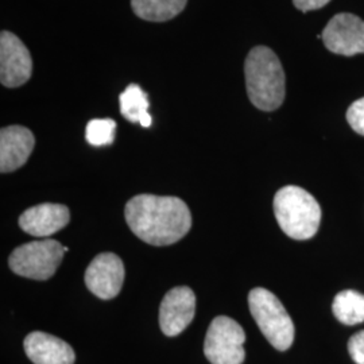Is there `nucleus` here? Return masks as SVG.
<instances>
[{
    "instance_id": "obj_1",
    "label": "nucleus",
    "mask_w": 364,
    "mask_h": 364,
    "mask_svg": "<svg viewBox=\"0 0 364 364\" xmlns=\"http://www.w3.org/2000/svg\"><path fill=\"white\" fill-rule=\"evenodd\" d=\"M124 218L131 231L151 246L177 243L192 227L189 207L171 196H135L126 204Z\"/></svg>"
},
{
    "instance_id": "obj_2",
    "label": "nucleus",
    "mask_w": 364,
    "mask_h": 364,
    "mask_svg": "<svg viewBox=\"0 0 364 364\" xmlns=\"http://www.w3.org/2000/svg\"><path fill=\"white\" fill-rule=\"evenodd\" d=\"M246 88L250 102L262 111L278 109L287 93V77L277 54L257 46L248 53L245 64Z\"/></svg>"
},
{
    "instance_id": "obj_3",
    "label": "nucleus",
    "mask_w": 364,
    "mask_h": 364,
    "mask_svg": "<svg viewBox=\"0 0 364 364\" xmlns=\"http://www.w3.org/2000/svg\"><path fill=\"white\" fill-rule=\"evenodd\" d=\"M274 213L281 230L296 240H308L317 234L321 207L309 192L289 185L274 197Z\"/></svg>"
},
{
    "instance_id": "obj_4",
    "label": "nucleus",
    "mask_w": 364,
    "mask_h": 364,
    "mask_svg": "<svg viewBox=\"0 0 364 364\" xmlns=\"http://www.w3.org/2000/svg\"><path fill=\"white\" fill-rule=\"evenodd\" d=\"M248 306L263 336L278 351H287L294 341V324L282 302L272 291L255 287L248 294Z\"/></svg>"
},
{
    "instance_id": "obj_5",
    "label": "nucleus",
    "mask_w": 364,
    "mask_h": 364,
    "mask_svg": "<svg viewBox=\"0 0 364 364\" xmlns=\"http://www.w3.org/2000/svg\"><path fill=\"white\" fill-rule=\"evenodd\" d=\"M65 252V247L57 240H34L15 248L9 258V266L16 275L46 281L55 274Z\"/></svg>"
},
{
    "instance_id": "obj_6",
    "label": "nucleus",
    "mask_w": 364,
    "mask_h": 364,
    "mask_svg": "<svg viewBox=\"0 0 364 364\" xmlns=\"http://www.w3.org/2000/svg\"><path fill=\"white\" fill-rule=\"evenodd\" d=\"M246 333L243 328L227 316L210 323L204 341L205 358L212 364H242L246 359Z\"/></svg>"
},
{
    "instance_id": "obj_7",
    "label": "nucleus",
    "mask_w": 364,
    "mask_h": 364,
    "mask_svg": "<svg viewBox=\"0 0 364 364\" xmlns=\"http://www.w3.org/2000/svg\"><path fill=\"white\" fill-rule=\"evenodd\" d=\"M321 39L329 52L340 55L364 53V21L353 14L335 15L323 30Z\"/></svg>"
},
{
    "instance_id": "obj_8",
    "label": "nucleus",
    "mask_w": 364,
    "mask_h": 364,
    "mask_svg": "<svg viewBox=\"0 0 364 364\" xmlns=\"http://www.w3.org/2000/svg\"><path fill=\"white\" fill-rule=\"evenodd\" d=\"M33 60L23 42L10 31L0 36V81L7 88H18L31 77Z\"/></svg>"
},
{
    "instance_id": "obj_9",
    "label": "nucleus",
    "mask_w": 364,
    "mask_h": 364,
    "mask_svg": "<svg viewBox=\"0 0 364 364\" xmlns=\"http://www.w3.org/2000/svg\"><path fill=\"white\" fill-rule=\"evenodd\" d=\"M124 264L114 252L99 254L85 272V285L96 297L115 299L124 282Z\"/></svg>"
},
{
    "instance_id": "obj_10",
    "label": "nucleus",
    "mask_w": 364,
    "mask_h": 364,
    "mask_svg": "<svg viewBox=\"0 0 364 364\" xmlns=\"http://www.w3.org/2000/svg\"><path fill=\"white\" fill-rule=\"evenodd\" d=\"M196 313V296L188 287L169 290L159 306V326L162 332L174 338L183 332L193 321Z\"/></svg>"
},
{
    "instance_id": "obj_11",
    "label": "nucleus",
    "mask_w": 364,
    "mask_h": 364,
    "mask_svg": "<svg viewBox=\"0 0 364 364\" xmlns=\"http://www.w3.org/2000/svg\"><path fill=\"white\" fill-rule=\"evenodd\" d=\"M70 221V212L63 204H39L19 216V227L31 236L48 237L61 231Z\"/></svg>"
},
{
    "instance_id": "obj_12",
    "label": "nucleus",
    "mask_w": 364,
    "mask_h": 364,
    "mask_svg": "<svg viewBox=\"0 0 364 364\" xmlns=\"http://www.w3.org/2000/svg\"><path fill=\"white\" fill-rule=\"evenodd\" d=\"M36 138L22 126H10L0 131V171L11 173L22 168L33 153Z\"/></svg>"
},
{
    "instance_id": "obj_13",
    "label": "nucleus",
    "mask_w": 364,
    "mask_h": 364,
    "mask_svg": "<svg viewBox=\"0 0 364 364\" xmlns=\"http://www.w3.org/2000/svg\"><path fill=\"white\" fill-rule=\"evenodd\" d=\"M25 352L34 364H75L73 348L61 338L45 332H31L25 338Z\"/></svg>"
},
{
    "instance_id": "obj_14",
    "label": "nucleus",
    "mask_w": 364,
    "mask_h": 364,
    "mask_svg": "<svg viewBox=\"0 0 364 364\" xmlns=\"http://www.w3.org/2000/svg\"><path fill=\"white\" fill-rule=\"evenodd\" d=\"M120 112L131 123H139L142 127H150L153 119L149 114V99L142 88L131 84L119 97Z\"/></svg>"
},
{
    "instance_id": "obj_15",
    "label": "nucleus",
    "mask_w": 364,
    "mask_h": 364,
    "mask_svg": "<svg viewBox=\"0 0 364 364\" xmlns=\"http://www.w3.org/2000/svg\"><path fill=\"white\" fill-rule=\"evenodd\" d=\"M134 13L150 22L173 19L186 6V0H131Z\"/></svg>"
},
{
    "instance_id": "obj_16",
    "label": "nucleus",
    "mask_w": 364,
    "mask_h": 364,
    "mask_svg": "<svg viewBox=\"0 0 364 364\" xmlns=\"http://www.w3.org/2000/svg\"><path fill=\"white\" fill-rule=\"evenodd\" d=\"M332 311L346 326L360 324L364 321V296L355 290H343L333 299Z\"/></svg>"
},
{
    "instance_id": "obj_17",
    "label": "nucleus",
    "mask_w": 364,
    "mask_h": 364,
    "mask_svg": "<svg viewBox=\"0 0 364 364\" xmlns=\"http://www.w3.org/2000/svg\"><path fill=\"white\" fill-rule=\"evenodd\" d=\"M117 123L112 119H93L85 129V138L88 144L96 147L108 146L115 139Z\"/></svg>"
},
{
    "instance_id": "obj_18",
    "label": "nucleus",
    "mask_w": 364,
    "mask_h": 364,
    "mask_svg": "<svg viewBox=\"0 0 364 364\" xmlns=\"http://www.w3.org/2000/svg\"><path fill=\"white\" fill-rule=\"evenodd\" d=\"M347 120L352 130L364 135V97L353 102L347 111Z\"/></svg>"
},
{
    "instance_id": "obj_19",
    "label": "nucleus",
    "mask_w": 364,
    "mask_h": 364,
    "mask_svg": "<svg viewBox=\"0 0 364 364\" xmlns=\"http://www.w3.org/2000/svg\"><path fill=\"white\" fill-rule=\"evenodd\" d=\"M348 351L356 364H364V331L355 333L348 341Z\"/></svg>"
},
{
    "instance_id": "obj_20",
    "label": "nucleus",
    "mask_w": 364,
    "mask_h": 364,
    "mask_svg": "<svg viewBox=\"0 0 364 364\" xmlns=\"http://www.w3.org/2000/svg\"><path fill=\"white\" fill-rule=\"evenodd\" d=\"M331 0H293L294 6L302 13H308L313 10H318L326 6Z\"/></svg>"
}]
</instances>
